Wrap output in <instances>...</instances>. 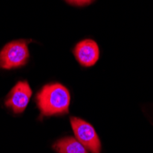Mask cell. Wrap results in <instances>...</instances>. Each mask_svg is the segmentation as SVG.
I'll use <instances>...</instances> for the list:
<instances>
[{
  "mask_svg": "<svg viewBox=\"0 0 153 153\" xmlns=\"http://www.w3.org/2000/svg\"><path fill=\"white\" fill-rule=\"evenodd\" d=\"M36 102L41 117L61 116L69 112L71 94L62 83H47L37 94Z\"/></svg>",
  "mask_w": 153,
  "mask_h": 153,
  "instance_id": "6da1fadb",
  "label": "cell"
},
{
  "mask_svg": "<svg viewBox=\"0 0 153 153\" xmlns=\"http://www.w3.org/2000/svg\"><path fill=\"white\" fill-rule=\"evenodd\" d=\"M29 40L18 39L7 43L0 51V68L13 70L25 66L30 59Z\"/></svg>",
  "mask_w": 153,
  "mask_h": 153,
  "instance_id": "7a4b0ae2",
  "label": "cell"
},
{
  "mask_svg": "<svg viewBox=\"0 0 153 153\" xmlns=\"http://www.w3.org/2000/svg\"><path fill=\"white\" fill-rule=\"evenodd\" d=\"M71 126L75 135V138L92 153L101 152V141L95 129L85 120L71 117Z\"/></svg>",
  "mask_w": 153,
  "mask_h": 153,
  "instance_id": "3957f363",
  "label": "cell"
},
{
  "mask_svg": "<svg viewBox=\"0 0 153 153\" xmlns=\"http://www.w3.org/2000/svg\"><path fill=\"white\" fill-rule=\"evenodd\" d=\"M32 94V90L27 81L18 82L6 97L5 105L13 113L21 114L27 108Z\"/></svg>",
  "mask_w": 153,
  "mask_h": 153,
  "instance_id": "277c9868",
  "label": "cell"
},
{
  "mask_svg": "<svg viewBox=\"0 0 153 153\" xmlns=\"http://www.w3.org/2000/svg\"><path fill=\"white\" fill-rule=\"evenodd\" d=\"M74 57L83 67L94 66L99 59V47L93 39H83L78 42L74 49Z\"/></svg>",
  "mask_w": 153,
  "mask_h": 153,
  "instance_id": "5b68a950",
  "label": "cell"
},
{
  "mask_svg": "<svg viewBox=\"0 0 153 153\" xmlns=\"http://www.w3.org/2000/svg\"><path fill=\"white\" fill-rule=\"evenodd\" d=\"M52 148L57 153H89L88 149L73 137L61 138L53 144Z\"/></svg>",
  "mask_w": 153,
  "mask_h": 153,
  "instance_id": "8992f818",
  "label": "cell"
},
{
  "mask_svg": "<svg viewBox=\"0 0 153 153\" xmlns=\"http://www.w3.org/2000/svg\"><path fill=\"white\" fill-rule=\"evenodd\" d=\"M65 1L70 5L81 7V6H86L91 4L92 2H94V0H65Z\"/></svg>",
  "mask_w": 153,
  "mask_h": 153,
  "instance_id": "52a82bcc",
  "label": "cell"
}]
</instances>
